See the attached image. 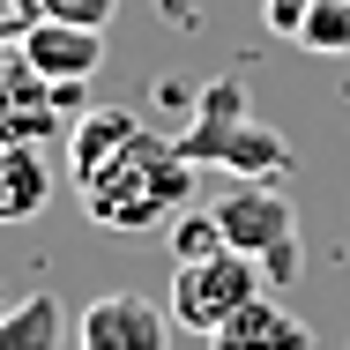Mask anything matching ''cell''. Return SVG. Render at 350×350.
<instances>
[{
  "label": "cell",
  "instance_id": "1",
  "mask_svg": "<svg viewBox=\"0 0 350 350\" xmlns=\"http://www.w3.org/2000/svg\"><path fill=\"white\" fill-rule=\"evenodd\" d=\"M194 172L202 164H187L172 135H149L142 127L120 157H105L90 179H75V194H82V209H90L97 231H164L172 216L187 209Z\"/></svg>",
  "mask_w": 350,
  "mask_h": 350
},
{
  "label": "cell",
  "instance_id": "2",
  "mask_svg": "<svg viewBox=\"0 0 350 350\" xmlns=\"http://www.w3.org/2000/svg\"><path fill=\"white\" fill-rule=\"evenodd\" d=\"M179 157L187 164H216V172H231V179H276L291 172V142L276 127H261L254 120V105H246V82L239 75H216L202 82V97H194V112H187V127H179Z\"/></svg>",
  "mask_w": 350,
  "mask_h": 350
},
{
  "label": "cell",
  "instance_id": "3",
  "mask_svg": "<svg viewBox=\"0 0 350 350\" xmlns=\"http://www.w3.org/2000/svg\"><path fill=\"white\" fill-rule=\"evenodd\" d=\"M261 283H269V269H261L254 254H239V246L202 254V261H179V269H172V321L194 328V336H216L239 306L261 298Z\"/></svg>",
  "mask_w": 350,
  "mask_h": 350
},
{
  "label": "cell",
  "instance_id": "4",
  "mask_svg": "<svg viewBox=\"0 0 350 350\" xmlns=\"http://www.w3.org/2000/svg\"><path fill=\"white\" fill-rule=\"evenodd\" d=\"M216 224H224V246H239V254H254L269 283H291L298 276V261H306V246H298V216L283 202L269 179H239L224 202H216Z\"/></svg>",
  "mask_w": 350,
  "mask_h": 350
},
{
  "label": "cell",
  "instance_id": "5",
  "mask_svg": "<svg viewBox=\"0 0 350 350\" xmlns=\"http://www.w3.org/2000/svg\"><path fill=\"white\" fill-rule=\"evenodd\" d=\"M172 343V306H149L142 291H105L82 306L75 350H164Z\"/></svg>",
  "mask_w": 350,
  "mask_h": 350
},
{
  "label": "cell",
  "instance_id": "6",
  "mask_svg": "<svg viewBox=\"0 0 350 350\" xmlns=\"http://www.w3.org/2000/svg\"><path fill=\"white\" fill-rule=\"evenodd\" d=\"M75 97H82V90L45 82V75L15 53V60L0 68V142H53L60 120L75 112Z\"/></svg>",
  "mask_w": 350,
  "mask_h": 350
},
{
  "label": "cell",
  "instance_id": "7",
  "mask_svg": "<svg viewBox=\"0 0 350 350\" xmlns=\"http://www.w3.org/2000/svg\"><path fill=\"white\" fill-rule=\"evenodd\" d=\"M30 68L45 75V82H60V90H82L90 75L105 68V30H82V23H53V15H30V30H23V45H15Z\"/></svg>",
  "mask_w": 350,
  "mask_h": 350
},
{
  "label": "cell",
  "instance_id": "8",
  "mask_svg": "<svg viewBox=\"0 0 350 350\" xmlns=\"http://www.w3.org/2000/svg\"><path fill=\"white\" fill-rule=\"evenodd\" d=\"M209 350H313V336H306L298 313H283L276 298L261 291L254 306H239V313L209 336Z\"/></svg>",
  "mask_w": 350,
  "mask_h": 350
},
{
  "label": "cell",
  "instance_id": "9",
  "mask_svg": "<svg viewBox=\"0 0 350 350\" xmlns=\"http://www.w3.org/2000/svg\"><path fill=\"white\" fill-rule=\"evenodd\" d=\"M53 202V164L38 157V142H0V224H30Z\"/></svg>",
  "mask_w": 350,
  "mask_h": 350
},
{
  "label": "cell",
  "instance_id": "10",
  "mask_svg": "<svg viewBox=\"0 0 350 350\" xmlns=\"http://www.w3.org/2000/svg\"><path fill=\"white\" fill-rule=\"evenodd\" d=\"M135 135H142V120H135V112H120V105L82 112V120H75V135H68V172H75V179H90L105 157H120Z\"/></svg>",
  "mask_w": 350,
  "mask_h": 350
},
{
  "label": "cell",
  "instance_id": "11",
  "mask_svg": "<svg viewBox=\"0 0 350 350\" xmlns=\"http://www.w3.org/2000/svg\"><path fill=\"white\" fill-rule=\"evenodd\" d=\"M0 350H60V298L30 291L0 313Z\"/></svg>",
  "mask_w": 350,
  "mask_h": 350
},
{
  "label": "cell",
  "instance_id": "12",
  "mask_svg": "<svg viewBox=\"0 0 350 350\" xmlns=\"http://www.w3.org/2000/svg\"><path fill=\"white\" fill-rule=\"evenodd\" d=\"M298 45L306 53H350V0H313V15L298 23Z\"/></svg>",
  "mask_w": 350,
  "mask_h": 350
},
{
  "label": "cell",
  "instance_id": "13",
  "mask_svg": "<svg viewBox=\"0 0 350 350\" xmlns=\"http://www.w3.org/2000/svg\"><path fill=\"white\" fill-rule=\"evenodd\" d=\"M172 246H179V261L224 254V224H216V216H172Z\"/></svg>",
  "mask_w": 350,
  "mask_h": 350
},
{
  "label": "cell",
  "instance_id": "14",
  "mask_svg": "<svg viewBox=\"0 0 350 350\" xmlns=\"http://www.w3.org/2000/svg\"><path fill=\"white\" fill-rule=\"evenodd\" d=\"M38 15H53V23H82V30H105V23L120 15V0H38Z\"/></svg>",
  "mask_w": 350,
  "mask_h": 350
},
{
  "label": "cell",
  "instance_id": "15",
  "mask_svg": "<svg viewBox=\"0 0 350 350\" xmlns=\"http://www.w3.org/2000/svg\"><path fill=\"white\" fill-rule=\"evenodd\" d=\"M306 15H313V0H269V8H261V23H269L276 38H298Z\"/></svg>",
  "mask_w": 350,
  "mask_h": 350
},
{
  "label": "cell",
  "instance_id": "16",
  "mask_svg": "<svg viewBox=\"0 0 350 350\" xmlns=\"http://www.w3.org/2000/svg\"><path fill=\"white\" fill-rule=\"evenodd\" d=\"M23 30H30V15H15V8H8V15H0V68L15 60V45H23Z\"/></svg>",
  "mask_w": 350,
  "mask_h": 350
},
{
  "label": "cell",
  "instance_id": "17",
  "mask_svg": "<svg viewBox=\"0 0 350 350\" xmlns=\"http://www.w3.org/2000/svg\"><path fill=\"white\" fill-rule=\"evenodd\" d=\"M8 8H15V15H38V0H8Z\"/></svg>",
  "mask_w": 350,
  "mask_h": 350
}]
</instances>
